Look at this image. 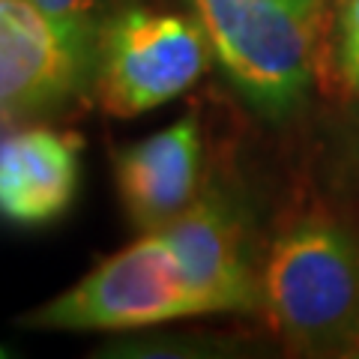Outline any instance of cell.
<instances>
[{
  "mask_svg": "<svg viewBox=\"0 0 359 359\" xmlns=\"http://www.w3.org/2000/svg\"><path fill=\"white\" fill-rule=\"evenodd\" d=\"M81 138L27 126L0 138V216L18 228H45L69 212L81 183Z\"/></svg>",
  "mask_w": 359,
  "mask_h": 359,
  "instance_id": "ba28073f",
  "label": "cell"
},
{
  "mask_svg": "<svg viewBox=\"0 0 359 359\" xmlns=\"http://www.w3.org/2000/svg\"><path fill=\"white\" fill-rule=\"evenodd\" d=\"M93 84V51L30 0H0V117L54 111Z\"/></svg>",
  "mask_w": 359,
  "mask_h": 359,
  "instance_id": "5b68a950",
  "label": "cell"
},
{
  "mask_svg": "<svg viewBox=\"0 0 359 359\" xmlns=\"http://www.w3.org/2000/svg\"><path fill=\"white\" fill-rule=\"evenodd\" d=\"M201 126L195 114L114 150V186L129 222L162 231L201 195Z\"/></svg>",
  "mask_w": 359,
  "mask_h": 359,
  "instance_id": "52a82bcc",
  "label": "cell"
},
{
  "mask_svg": "<svg viewBox=\"0 0 359 359\" xmlns=\"http://www.w3.org/2000/svg\"><path fill=\"white\" fill-rule=\"evenodd\" d=\"M294 4H302V6H311V9H323V0H294Z\"/></svg>",
  "mask_w": 359,
  "mask_h": 359,
  "instance_id": "8fae6325",
  "label": "cell"
},
{
  "mask_svg": "<svg viewBox=\"0 0 359 359\" xmlns=\"http://www.w3.org/2000/svg\"><path fill=\"white\" fill-rule=\"evenodd\" d=\"M212 57L201 21L150 6H117L96 36L93 93L105 114L129 120L171 102Z\"/></svg>",
  "mask_w": 359,
  "mask_h": 359,
  "instance_id": "3957f363",
  "label": "cell"
},
{
  "mask_svg": "<svg viewBox=\"0 0 359 359\" xmlns=\"http://www.w3.org/2000/svg\"><path fill=\"white\" fill-rule=\"evenodd\" d=\"M212 57L255 111L294 114L309 93L320 9L294 0H195Z\"/></svg>",
  "mask_w": 359,
  "mask_h": 359,
  "instance_id": "7a4b0ae2",
  "label": "cell"
},
{
  "mask_svg": "<svg viewBox=\"0 0 359 359\" xmlns=\"http://www.w3.org/2000/svg\"><path fill=\"white\" fill-rule=\"evenodd\" d=\"M210 314L204 299L189 285L183 266L162 233H144L60 297L21 318L36 330H141L153 323Z\"/></svg>",
  "mask_w": 359,
  "mask_h": 359,
  "instance_id": "277c9868",
  "label": "cell"
},
{
  "mask_svg": "<svg viewBox=\"0 0 359 359\" xmlns=\"http://www.w3.org/2000/svg\"><path fill=\"white\" fill-rule=\"evenodd\" d=\"M335 69L341 84L359 93V0H341L335 18Z\"/></svg>",
  "mask_w": 359,
  "mask_h": 359,
  "instance_id": "30bf717a",
  "label": "cell"
},
{
  "mask_svg": "<svg viewBox=\"0 0 359 359\" xmlns=\"http://www.w3.org/2000/svg\"><path fill=\"white\" fill-rule=\"evenodd\" d=\"M30 4L57 21L63 30H69L90 51H96L99 30L117 9L120 0H30Z\"/></svg>",
  "mask_w": 359,
  "mask_h": 359,
  "instance_id": "9c48e42d",
  "label": "cell"
},
{
  "mask_svg": "<svg viewBox=\"0 0 359 359\" xmlns=\"http://www.w3.org/2000/svg\"><path fill=\"white\" fill-rule=\"evenodd\" d=\"M261 299L297 351L332 353L359 344V243L327 219H302L273 243Z\"/></svg>",
  "mask_w": 359,
  "mask_h": 359,
  "instance_id": "6da1fadb",
  "label": "cell"
},
{
  "mask_svg": "<svg viewBox=\"0 0 359 359\" xmlns=\"http://www.w3.org/2000/svg\"><path fill=\"white\" fill-rule=\"evenodd\" d=\"M156 233H162V240L171 245L189 285L204 299L210 314L264 306L261 282H255L245 257L243 224L228 198L212 189L201 192L192 207Z\"/></svg>",
  "mask_w": 359,
  "mask_h": 359,
  "instance_id": "8992f818",
  "label": "cell"
},
{
  "mask_svg": "<svg viewBox=\"0 0 359 359\" xmlns=\"http://www.w3.org/2000/svg\"><path fill=\"white\" fill-rule=\"evenodd\" d=\"M0 356H6V351H0Z\"/></svg>",
  "mask_w": 359,
  "mask_h": 359,
  "instance_id": "7c38bea8",
  "label": "cell"
}]
</instances>
